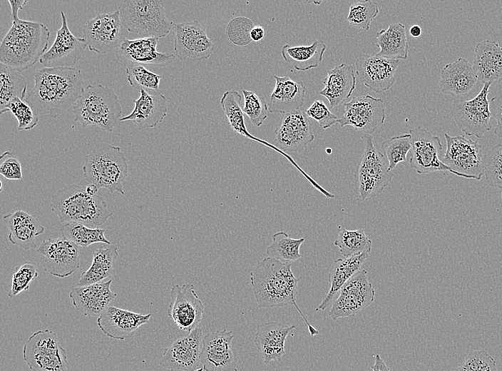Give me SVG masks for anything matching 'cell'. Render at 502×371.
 Masks as SVG:
<instances>
[{"instance_id": "1", "label": "cell", "mask_w": 502, "mask_h": 371, "mask_svg": "<svg viewBox=\"0 0 502 371\" xmlns=\"http://www.w3.org/2000/svg\"><path fill=\"white\" fill-rule=\"evenodd\" d=\"M34 78V88L24 101L38 116L58 117L85 89L81 71L73 67H43L36 70Z\"/></svg>"}, {"instance_id": "2", "label": "cell", "mask_w": 502, "mask_h": 371, "mask_svg": "<svg viewBox=\"0 0 502 371\" xmlns=\"http://www.w3.org/2000/svg\"><path fill=\"white\" fill-rule=\"evenodd\" d=\"M291 263H285L267 257L257 263L250 273L253 294L260 308L294 305L306 322L312 337L319 334L307 321L297 305L299 280L292 270Z\"/></svg>"}, {"instance_id": "3", "label": "cell", "mask_w": 502, "mask_h": 371, "mask_svg": "<svg viewBox=\"0 0 502 371\" xmlns=\"http://www.w3.org/2000/svg\"><path fill=\"white\" fill-rule=\"evenodd\" d=\"M50 31L40 22L19 19L1 42L0 62L18 72L29 69L46 51Z\"/></svg>"}, {"instance_id": "4", "label": "cell", "mask_w": 502, "mask_h": 371, "mask_svg": "<svg viewBox=\"0 0 502 371\" xmlns=\"http://www.w3.org/2000/svg\"><path fill=\"white\" fill-rule=\"evenodd\" d=\"M51 208L61 223L76 222L99 228L113 215L98 195L86 193V186L68 184L51 196Z\"/></svg>"}, {"instance_id": "5", "label": "cell", "mask_w": 502, "mask_h": 371, "mask_svg": "<svg viewBox=\"0 0 502 371\" xmlns=\"http://www.w3.org/2000/svg\"><path fill=\"white\" fill-rule=\"evenodd\" d=\"M82 169L86 181L96 185L98 189L125 194L128 165L119 146L99 142L86 156Z\"/></svg>"}, {"instance_id": "6", "label": "cell", "mask_w": 502, "mask_h": 371, "mask_svg": "<svg viewBox=\"0 0 502 371\" xmlns=\"http://www.w3.org/2000/svg\"><path fill=\"white\" fill-rule=\"evenodd\" d=\"M122 106L113 89L106 86L88 84L72 107L74 121L83 127H96L113 132L121 119Z\"/></svg>"}, {"instance_id": "7", "label": "cell", "mask_w": 502, "mask_h": 371, "mask_svg": "<svg viewBox=\"0 0 502 371\" xmlns=\"http://www.w3.org/2000/svg\"><path fill=\"white\" fill-rule=\"evenodd\" d=\"M122 25L129 31L143 37H165L173 27L158 0H126L118 8Z\"/></svg>"}, {"instance_id": "8", "label": "cell", "mask_w": 502, "mask_h": 371, "mask_svg": "<svg viewBox=\"0 0 502 371\" xmlns=\"http://www.w3.org/2000/svg\"><path fill=\"white\" fill-rule=\"evenodd\" d=\"M364 146L355 173L359 198L365 200L380 194L392 180L394 173L389 163L374 146L371 135L362 136Z\"/></svg>"}, {"instance_id": "9", "label": "cell", "mask_w": 502, "mask_h": 371, "mask_svg": "<svg viewBox=\"0 0 502 371\" xmlns=\"http://www.w3.org/2000/svg\"><path fill=\"white\" fill-rule=\"evenodd\" d=\"M23 358L33 371H71L66 350L48 329L34 332L23 346Z\"/></svg>"}, {"instance_id": "10", "label": "cell", "mask_w": 502, "mask_h": 371, "mask_svg": "<svg viewBox=\"0 0 502 371\" xmlns=\"http://www.w3.org/2000/svg\"><path fill=\"white\" fill-rule=\"evenodd\" d=\"M444 137L446 148L441 161L459 177L480 180L484 175L481 146L463 135L444 133Z\"/></svg>"}, {"instance_id": "11", "label": "cell", "mask_w": 502, "mask_h": 371, "mask_svg": "<svg viewBox=\"0 0 502 371\" xmlns=\"http://www.w3.org/2000/svg\"><path fill=\"white\" fill-rule=\"evenodd\" d=\"M491 84L483 83L480 92L472 99L454 101L451 113L458 128L468 136L481 138L492 128L488 94Z\"/></svg>"}, {"instance_id": "12", "label": "cell", "mask_w": 502, "mask_h": 371, "mask_svg": "<svg viewBox=\"0 0 502 371\" xmlns=\"http://www.w3.org/2000/svg\"><path fill=\"white\" fill-rule=\"evenodd\" d=\"M43 270L55 277L71 275L80 266L79 247L64 235L43 240L36 249Z\"/></svg>"}, {"instance_id": "13", "label": "cell", "mask_w": 502, "mask_h": 371, "mask_svg": "<svg viewBox=\"0 0 502 371\" xmlns=\"http://www.w3.org/2000/svg\"><path fill=\"white\" fill-rule=\"evenodd\" d=\"M375 291L366 270L356 273L341 288L329 311L333 320L354 317L374 300Z\"/></svg>"}, {"instance_id": "14", "label": "cell", "mask_w": 502, "mask_h": 371, "mask_svg": "<svg viewBox=\"0 0 502 371\" xmlns=\"http://www.w3.org/2000/svg\"><path fill=\"white\" fill-rule=\"evenodd\" d=\"M386 118L382 99L370 95L353 96L344 103V110L337 123L341 127L350 126L364 134L374 133Z\"/></svg>"}, {"instance_id": "15", "label": "cell", "mask_w": 502, "mask_h": 371, "mask_svg": "<svg viewBox=\"0 0 502 371\" xmlns=\"http://www.w3.org/2000/svg\"><path fill=\"white\" fill-rule=\"evenodd\" d=\"M168 316L177 327L186 332L198 327L204 314V305L191 283L174 285L170 292Z\"/></svg>"}, {"instance_id": "16", "label": "cell", "mask_w": 502, "mask_h": 371, "mask_svg": "<svg viewBox=\"0 0 502 371\" xmlns=\"http://www.w3.org/2000/svg\"><path fill=\"white\" fill-rule=\"evenodd\" d=\"M411 135V157L409 164L419 174H427L437 171L454 172L439 158V151L442 149L439 137L433 136L421 127L409 130Z\"/></svg>"}, {"instance_id": "17", "label": "cell", "mask_w": 502, "mask_h": 371, "mask_svg": "<svg viewBox=\"0 0 502 371\" xmlns=\"http://www.w3.org/2000/svg\"><path fill=\"white\" fill-rule=\"evenodd\" d=\"M121 21L119 11L99 14L88 20L83 34L87 47L91 51L106 54L117 49L121 41Z\"/></svg>"}, {"instance_id": "18", "label": "cell", "mask_w": 502, "mask_h": 371, "mask_svg": "<svg viewBox=\"0 0 502 371\" xmlns=\"http://www.w3.org/2000/svg\"><path fill=\"white\" fill-rule=\"evenodd\" d=\"M173 29L175 55L180 61L188 58L201 61L212 56L214 43L198 20L173 24Z\"/></svg>"}, {"instance_id": "19", "label": "cell", "mask_w": 502, "mask_h": 371, "mask_svg": "<svg viewBox=\"0 0 502 371\" xmlns=\"http://www.w3.org/2000/svg\"><path fill=\"white\" fill-rule=\"evenodd\" d=\"M235 335L226 329L210 332L203 337L200 362L204 371H238L232 348Z\"/></svg>"}, {"instance_id": "20", "label": "cell", "mask_w": 502, "mask_h": 371, "mask_svg": "<svg viewBox=\"0 0 502 371\" xmlns=\"http://www.w3.org/2000/svg\"><path fill=\"white\" fill-rule=\"evenodd\" d=\"M203 330L196 327L173 341L163 350L160 365L171 370L195 371L200 368Z\"/></svg>"}, {"instance_id": "21", "label": "cell", "mask_w": 502, "mask_h": 371, "mask_svg": "<svg viewBox=\"0 0 502 371\" xmlns=\"http://www.w3.org/2000/svg\"><path fill=\"white\" fill-rule=\"evenodd\" d=\"M61 26L56 31L55 40L39 60L44 67H72L80 60L87 46L84 38L77 37L71 33L63 11H61Z\"/></svg>"}, {"instance_id": "22", "label": "cell", "mask_w": 502, "mask_h": 371, "mask_svg": "<svg viewBox=\"0 0 502 371\" xmlns=\"http://www.w3.org/2000/svg\"><path fill=\"white\" fill-rule=\"evenodd\" d=\"M158 40L154 37L123 39L116 49V57L125 68L143 64L167 66L173 63L176 56L173 54L158 51Z\"/></svg>"}, {"instance_id": "23", "label": "cell", "mask_w": 502, "mask_h": 371, "mask_svg": "<svg viewBox=\"0 0 502 371\" xmlns=\"http://www.w3.org/2000/svg\"><path fill=\"white\" fill-rule=\"evenodd\" d=\"M400 60L389 59L373 54H362L355 61L356 71L365 86L375 93L389 91L396 81Z\"/></svg>"}, {"instance_id": "24", "label": "cell", "mask_w": 502, "mask_h": 371, "mask_svg": "<svg viewBox=\"0 0 502 371\" xmlns=\"http://www.w3.org/2000/svg\"><path fill=\"white\" fill-rule=\"evenodd\" d=\"M275 133L277 146L287 152H301L314 140L310 121L301 110L282 114Z\"/></svg>"}, {"instance_id": "25", "label": "cell", "mask_w": 502, "mask_h": 371, "mask_svg": "<svg viewBox=\"0 0 502 371\" xmlns=\"http://www.w3.org/2000/svg\"><path fill=\"white\" fill-rule=\"evenodd\" d=\"M150 317V313L143 315L108 306L98 317L96 323L108 337L124 340L132 337L138 327L149 322Z\"/></svg>"}, {"instance_id": "26", "label": "cell", "mask_w": 502, "mask_h": 371, "mask_svg": "<svg viewBox=\"0 0 502 371\" xmlns=\"http://www.w3.org/2000/svg\"><path fill=\"white\" fill-rule=\"evenodd\" d=\"M133 111L120 121H132L138 131L152 128L160 123L168 113V99L158 90H140V96L134 101Z\"/></svg>"}, {"instance_id": "27", "label": "cell", "mask_w": 502, "mask_h": 371, "mask_svg": "<svg viewBox=\"0 0 502 371\" xmlns=\"http://www.w3.org/2000/svg\"><path fill=\"white\" fill-rule=\"evenodd\" d=\"M112 280L71 288L69 297L74 308L86 316L98 317L116 298L111 289Z\"/></svg>"}, {"instance_id": "28", "label": "cell", "mask_w": 502, "mask_h": 371, "mask_svg": "<svg viewBox=\"0 0 502 371\" xmlns=\"http://www.w3.org/2000/svg\"><path fill=\"white\" fill-rule=\"evenodd\" d=\"M295 325H286L275 321L262 322L256 330L255 344L265 364L280 360L285 354V340Z\"/></svg>"}, {"instance_id": "29", "label": "cell", "mask_w": 502, "mask_h": 371, "mask_svg": "<svg viewBox=\"0 0 502 371\" xmlns=\"http://www.w3.org/2000/svg\"><path fill=\"white\" fill-rule=\"evenodd\" d=\"M478 81L472 64L466 59L459 58L444 66L439 86L444 94L461 96L468 93Z\"/></svg>"}, {"instance_id": "30", "label": "cell", "mask_w": 502, "mask_h": 371, "mask_svg": "<svg viewBox=\"0 0 502 371\" xmlns=\"http://www.w3.org/2000/svg\"><path fill=\"white\" fill-rule=\"evenodd\" d=\"M473 68L478 80L491 85L502 81V47L496 41L484 40L475 49Z\"/></svg>"}, {"instance_id": "31", "label": "cell", "mask_w": 502, "mask_h": 371, "mask_svg": "<svg viewBox=\"0 0 502 371\" xmlns=\"http://www.w3.org/2000/svg\"><path fill=\"white\" fill-rule=\"evenodd\" d=\"M275 85L270 96V113L282 114L300 110L305 100L306 87L290 77L275 75Z\"/></svg>"}, {"instance_id": "32", "label": "cell", "mask_w": 502, "mask_h": 371, "mask_svg": "<svg viewBox=\"0 0 502 371\" xmlns=\"http://www.w3.org/2000/svg\"><path fill=\"white\" fill-rule=\"evenodd\" d=\"M9 229V240L24 250L36 247V238L41 235L45 228L34 215L18 210L4 217Z\"/></svg>"}, {"instance_id": "33", "label": "cell", "mask_w": 502, "mask_h": 371, "mask_svg": "<svg viewBox=\"0 0 502 371\" xmlns=\"http://www.w3.org/2000/svg\"><path fill=\"white\" fill-rule=\"evenodd\" d=\"M324 88L319 94L332 107H337L349 98L356 88V76L352 66L342 63L327 71L323 81Z\"/></svg>"}, {"instance_id": "34", "label": "cell", "mask_w": 502, "mask_h": 371, "mask_svg": "<svg viewBox=\"0 0 502 371\" xmlns=\"http://www.w3.org/2000/svg\"><path fill=\"white\" fill-rule=\"evenodd\" d=\"M368 257L369 253H365L349 258H338L332 263L328 274L329 290L315 311L324 310L327 308L332 303L334 295L359 271Z\"/></svg>"}, {"instance_id": "35", "label": "cell", "mask_w": 502, "mask_h": 371, "mask_svg": "<svg viewBox=\"0 0 502 371\" xmlns=\"http://www.w3.org/2000/svg\"><path fill=\"white\" fill-rule=\"evenodd\" d=\"M376 38V45L380 49L376 55L395 60L408 58L409 44L404 24H391L386 29L377 32Z\"/></svg>"}, {"instance_id": "36", "label": "cell", "mask_w": 502, "mask_h": 371, "mask_svg": "<svg viewBox=\"0 0 502 371\" xmlns=\"http://www.w3.org/2000/svg\"><path fill=\"white\" fill-rule=\"evenodd\" d=\"M327 46L322 40H315L309 46H291L285 44L281 54L285 61L292 63L294 68L306 71L317 68L323 59Z\"/></svg>"}, {"instance_id": "37", "label": "cell", "mask_w": 502, "mask_h": 371, "mask_svg": "<svg viewBox=\"0 0 502 371\" xmlns=\"http://www.w3.org/2000/svg\"><path fill=\"white\" fill-rule=\"evenodd\" d=\"M118 255V248L114 245L96 249L93 254L91 265L81 273L78 286L97 283L113 275L115 273L114 262Z\"/></svg>"}, {"instance_id": "38", "label": "cell", "mask_w": 502, "mask_h": 371, "mask_svg": "<svg viewBox=\"0 0 502 371\" xmlns=\"http://www.w3.org/2000/svg\"><path fill=\"white\" fill-rule=\"evenodd\" d=\"M0 113L7 112L9 103L16 98L24 101L27 81L19 72L0 63Z\"/></svg>"}, {"instance_id": "39", "label": "cell", "mask_w": 502, "mask_h": 371, "mask_svg": "<svg viewBox=\"0 0 502 371\" xmlns=\"http://www.w3.org/2000/svg\"><path fill=\"white\" fill-rule=\"evenodd\" d=\"M304 240V238H292L284 231L277 232L266 248V254L282 263L292 264L302 258L299 250Z\"/></svg>"}, {"instance_id": "40", "label": "cell", "mask_w": 502, "mask_h": 371, "mask_svg": "<svg viewBox=\"0 0 502 371\" xmlns=\"http://www.w3.org/2000/svg\"><path fill=\"white\" fill-rule=\"evenodd\" d=\"M334 244L339 248L340 253L344 258L365 253H369L372 246V240L367 236L364 230H350L342 227Z\"/></svg>"}, {"instance_id": "41", "label": "cell", "mask_w": 502, "mask_h": 371, "mask_svg": "<svg viewBox=\"0 0 502 371\" xmlns=\"http://www.w3.org/2000/svg\"><path fill=\"white\" fill-rule=\"evenodd\" d=\"M61 234L78 247L87 248L89 245L102 243L111 245L106 238V230L100 228H91L76 222L63 223L61 228Z\"/></svg>"}, {"instance_id": "42", "label": "cell", "mask_w": 502, "mask_h": 371, "mask_svg": "<svg viewBox=\"0 0 502 371\" xmlns=\"http://www.w3.org/2000/svg\"><path fill=\"white\" fill-rule=\"evenodd\" d=\"M241 96L235 90L225 91L220 100L222 110L230 127L236 133L247 136L245 114L240 106Z\"/></svg>"}, {"instance_id": "43", "label": "cell", "mask_w": 502, "mask_h": 371, "mask_svg": "<svg viewBox=\"0 0 502 371\" xmlns=\"http://www.w3.org/2000/svg\"><path fill=\"white\" fill-rule=\"evenodd\" d=\"M381 148L389 163L388 170L391 172L399 163L406 161L411 148V135L393 136L383 141Z\"/></svg>"}, {"instance_id": "44", "label": "cell", "mask_w": 502, "mask_h": 371, "mask_svg": "<svg viewBox=\"0 0 502 371\" xmlns=\"http://www.w3.org/2000/svg\"><path fill=\"white\" fill-rule=\"evenodd\" d=\"M379 12V5L374 1H357L350 5L347 19L354 28L369 31Z\"/></svg>"}, {"instance_id": "45", "label": "cell", "mask_w": 502, "mask_h": 371, "mask_svg": "<svg viewBox=\"0 0 502 371\" xmlns=\"http://www.w3.org/2000/svg\"><path fill=\"white\" fill-rule=\"evenodd\" d=\"M244 105L242 111L250 123L255 127H260L266 120L269 113V106L266 99L259 96L254 91L242 90Z\"/></svg>"}, {"instance_id": "46", "label": "cell", "mask_w": 502, "mask_h": 371, "mask_svg": "<svg viewBox=\"0 0 502 371\" xmlns=\"http://www.w3.org/2000/svg\"><path fill=\"white\" fill-rule=\"evenodd\" d=\"M487 184L502 189V143L494 146L483 158Z\"/></svg>"}, {"instance_id": "47", "label": "cell", "mask_w": 502, "mask_h": 371, "mask_svg": "<svg viewBox=\"0 0 502 371\" xmlns=\"http://www.w3.org/2000/svg\"><path fill=\"white\" fill-rule=\"evenodd\" d=\"M127 80L133 88L138 90H158L161 76L148 70L143 65L125 68Z\"/></svg>"}, {"instance_id": "48", "label": "cell", "mask_w": 502, "mask_h": 371, "mask_svg": "<svg viewBox=\"0 0 502 371\" xmlns=\"http://www.w3.org/2000/svg\"><path fill=\"white\" fill-rule=\"evenodd\" d=\"M255 26V23L247 17L234 18L226 27V36L233 45L246 46L252 41L250 38V32Z\"/></svg>"}, {"instance_id": "49", "label": "cell", "mask_w": 502, "mask_h": 371, "mask_svg": "<svg viewBox=\"0 0 502 371\" xmlns=\"http://www.w3.org/2000/svg\"><path fill=\"white\" fill-rule=\"evenodd\" d=\"M7 111H11L18 121V131H29L38 124V116L30 106L19 98L13 100L7 107Z\"/></svg>"}, {"instance_id": "50", "label": "cell", "mask_w": 502, "mask_h": 371, "mask_svg": "<svg viewBox=\"0 0 502 371\" xmlns=\"http://www.w3.org/2000/svg\"><path fill=\"white\" fill-rule=\"evenodd\" d=\"M456 371H498L495 360L485 350H474L468 354Z\"/></svg>"}, {"instance_id": "51", "label": "cell", "mask_w": 502, "mask_h": 371, "mask_svg": "<svg viewBox=\"0 0 502 371\" xmlns=\"http://www.w3.org/2000/svg\"><path fill=\"white\" fill-rule=\"evenodd\" d=\"M38 276V272L31 262H26L16 268L11 279V288L8 297L12 298L29 288L31 283Z\"/></svg>"}, {"instance_id": "52", "label": "cell", "mask_w": 502, "mask_h": 371, "mask_svg": "<svg viewBox=\"0 0 502 371\" xmlns=\"http://www.w3.org/2000/svg\"><path fill=\"white\" fill-rule=\"evenodd\" d=\"M306 115L316 121L323 129H327L337 122L338 118L320 101L315 100L306 110Z\"/></svg>"}, {"instance_id": "53", "label": "cell", "mask_w": 502, "mask_h": 371, "mask_svg": "<svg viewBox=\"0 0 502 371\" xmlns=\"http://www.w3.org/2000/svg\"><path fill=\"white\" fill-rule=\"evenodd\" d=\"M0 173L8 180H22V168L20 161L13 156L9 151L1 156Z\"/></svg>"}, {"instance_id": "54", "label": "cell", "mask_w": 502, "mask_h": 371, "mask_svg": "<svg viewBox=\"0 0 502 371\" xmlns=\"http://www.w3.org/2000/svg\"><path fill=\"white\" fill-rule=\"evenodd\" d=\"M489 108L491 116L496 121L494 133L502 138V90L489 101Z\"/></svg>"}, {"instance_id": "55", "label": "cell", "mask_w": 502, "mask_h": 371, "mask_svg": "<svg viewBox=\"0 0 502 371\" xmlns=\"http://www.w3.org/2000/svg\"><path fill=\"white\" fill-rule=\"evenodd\" d=\"M11 8V18L12 21H16L19 20V11L23 9L24 6L28 2L27 0H8Z\"/></svg>"}, {"instance_id": "56", "label": "cell", "mask_w": 502, "mask_h": 371, "mask_svg": "<svg viewBox=\"0 0 502 371\" xmlns=\"http://www.w3.org/2000/svg\"><path fill=\"white\" fill-rule=\"evenodd\" d=\"M266 32L263 26L255 25L250 32V38L252 41L260 42L265 37Z\"/></svg>"}, {"instance_id": "57", "label": "cell", "mask_w": 502, "mask_h": 371, "mask_svg": "<svg viewBox=\"0 0 502 371\" xmlns=\"http://www.w3.org/2000/svg\"><path fill=\"white\" fill-rule=\"evenodd\" d=\"M374 363L371 367L372 371H391L390 368L386 365L384 360L379 355H374Z\"/></svg>"}, {"instance_id": "58", "label": "cell", "mask_w": 502, "mask_h": 371, "mask_svg": "<svg viewBox=\"0 0 502 371\" xmlns=\"http://www.w3.org/2000/svg\"><path fill=\"white\" fill-rule=\"evenodd\" d=\"M409 34L414 38H419L422 34V29L419 25H413L409 29Z\"/></svg>"}, {"instance_id": "59", "label": "cell", "mask_w": 502, "mask_h": 371, "mask_svg": "<svg viewBox=\"0 0 502 371\" xmlns=\"http://www.w3.org/2000/svg\"><path fill=\"white\" fill-rule=\"evenodd\" d=\"M98 190V188L96 185L92 183H89L88 186H86V193L91 195H97Z\"/></svg>"}, {"instance_id": "60", "label": "cell", "mask_w": 502, "mask_h": 371, "mask_svg": "<svg viewBox=\"0 0 502 371\" xmlns=\"http://www.w3.org/2000/svg\"><path fill=\"white\" fill-rule=\"evenodd\" d=\"M203 370H203V367H200V368H198V370H195V371H203Z\"/></svg>"}, {"instance_id": "61", "label": "cell", "mask_w": 502, "mask_h": 371, "mask_svg": "<svg viewBox=\"0 0 502 371\" xmlns=\"http://www.w3.org/2000/svg\"><path fill=\"white\" fill-rule=\"evenodd\" d=\"M501 199H502V191H501Z\"/></svg>"}]
</instances>
